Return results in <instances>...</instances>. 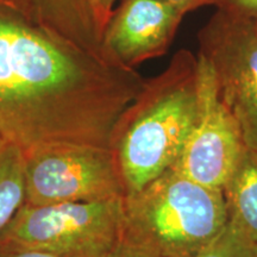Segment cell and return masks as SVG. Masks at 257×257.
Wrapping results in <instances>:
<instances>
[{
	"label": "cell",
	"mask_w": 257,
	"mask_h": 257,
	"mask_svg": "<svg viewBox=\"0 0 257 257\" xmlns=\"http://www.w3.org/2000/svg\"><path fill=\"white\" fill-rule=\"evenodd\" d=\"M142 86L131 69L83 63L28 25L0 18V136L24 152L50 143L108 148Z\"/></svg>",
	"instance_id": "cell-1"
},
{
	"label": "cell",
	"mask_w": 257,
	"mask_h": 257,
	"mask_svg": "<svg viewBox=\"0 0 257 257\" xmlns=\"http://www.w3.org/2000/svg\"><path fill=\"white\" fill-rule=\"evenodd\" d=\"M199 110V60L182 49L168 68L143 85L115 123L110 148L124 188L137 192L172 168Z\"/></svg>",
	"instance_id": "cell-2"
},
{
	"label": "cell",
	"mask_w": 257,
	"mask_h": 257,
	"mask_svg": "<svg viewBox=\"0 0 257 257\" xmlns=\"http://www.w3.org/2000/svg\"><path fill=\"white\" fill-rule=\"evenodd\" d=\"M123 202V237L157 257H194L227 224L221 189L172 168Z\"/></svg>",
	"instance_id": "cell-3"
},
{
	"label": "cell",
	"mask_w": 257,
	"mask_h": 257,
	"mask_svg": "<svg viewBox=\"0 0 257 257\" xmlns=\"http://www.w3.org/2000/svg\"><path fill=\"white\" fill-rule=\"evenodd\" d=\"M123 198L94 202L23 205L0 232V250L56 257H104L123 236Z\"/></svg>",
	"instance_id": "cell-4"
},
{
	"label": "cell",
	"mask_w": 257,
	"mask_h": 257,
	"mask_svg": "<svg viewBox=\"0 0 257 257\" xmlns=\"http://www.w3.org/2000/svg\"><path fill=\"white\" fill-rule=\"evenodd\" d=\"M24 155L25 205L94 202L124 197L110 148L50 143L29 149Z\"/></svg>",
	"instance_id": "cell-5"
},
{
	"label": "cell",
	"mask_w": 257,
	"mask_h": 257,
	"mask_svg": "<svg viewBox=\"0 0 257 257\" xmlns=\"http://www.w3.org/2000/svg\"><path fill=\"white\" fill-rule=\"evenodd\" d=\"M199 51L213 73L244 144L257 150V18L217 9L198 34Z\"/></svg>",
	"instance_id": "cell-6"
},
{
	"label": "cell",
	"mask_w": 257,
	"mask_h": 257,
	"mask_svg": "<svg viewBox=\"0 0 257 257\" xmlns=\"http://www.w3.org/2000/svg\"><path fill=\"white\" fill-rule=\"evenodd\" d=\"M198 60V117L172 169L198 184L221 189L246 147L221 100L211 67L199 55Z\"/></svg>",
	"instance_id": "cell-7"
},
{
	"label": "cell",
	"mask_w": 257,
	"mask_h": 257,
	"mask_svg": "<svg viewBox=\"0 0 257 257\" xmlns=\"http://www.w3.org/2000/svg\"><path fill=\"white\" fill-rule=\"evenodd\" d=\"M184 12L161 0H123L102 35L104 56L130 69L166 54Z\"/></svg>",
	"instance_id": "cell-8"
},
{
	"label": "cell",
	"mask_w": 257,
	"mask_h": 257,
	"mask_svg": "<svg viewBox=\"0 0 257 257\" xmlns=\"http://www.w3.org/2000/svg\"><path fill=\"white\" fill-rule=\"evenodd\" d=\"M227 223L257 242V150L245 148L221 188Z\"/></svg>",
	"instance_id": "cell-9"
},
{
	"label": "cell",
	"mask_w": 257,
	"mask_h": 257,
	"mask_svg": "<svg viewBox=\"0 0 257 257\" xmlns=\"http://www.w3.org/2000/svg\"><path fill=\"white\" fill-rule=\"evenodd\" d=\"M25 204V155L16 144L0 147V232Z\"/></svg>",
	"instance_id": "cell-10"
},
{
	"label": "cell",
	"mask_w": 257,
	"mask_h": 257,
	"mask_svg": "<svg viewBox=\"0 0 257 257\" xmlns=\"http://www.w3.org/2000/svg\"><path fill=\"white\" fill-rule=\"evenodd\" d=\"M194 257H257L252 242L227 223L223 231Z\"/></svg>",
	"instance_id": "cell-11"
},
{
	"label": "cell",
	"mask_w": 257,
	"mask_h": 257,
	"mask_svg": "<svg viewBox=\"0 0 257 257\" xmlns=\"http://www.w3.org/2000/svg\"><path fill=\"white\" fill-rule=\"evenodd\" d=\"M104 257H157L154 253L147 251L146 249L141 248L130 240L125 239L123 236L119 242Z\"/></svg>",
	"instance_id": "cell-12"
},
{
	"label": "cell",
	"mask_w": 257,
	"mask_h": 257,
	"mask_svg": "<svg viewBox=\"0 0 257 257\" xmlns=\"http://www.w3.org/2000/svg\"><path fill=\"white\" fill-rule=\"evenodd\" d=\"M216 8L257 17V0H218Z\"/></svg>",
	"instance_id": "cell-13"
},
{
	"label": "cell",
	"mask_w": 257,
	"mask_h": 257,
	"mask_svg": "<svg viewBox=\"0 0 257 257\" xmlns=\"http://www.w3.org/2000/svg\"><path fill=\"white\" fill-rule=\"evenodd\" d=\"M161 2H165L167 4L174 6L175 9H178L181 12H184L185 15H187L189 12L194 11V10L202 8V6H216L218 0H161Z\"/></svg>",
	"instance_id": "cell-14"
},
{
	"label": "cell",
	"mask_w": 257,
	"mask_h": 257,
	"mask_svg": "<svg viewBox=\"0 0 257 257\" xmlns=\"http://www.w3.org/2000/svg\"><path fill=\"white\" fill-rule=\"evenodd\" d=\"M0 257H56L50 253L35 251V250H24V249H9L0 250Z\"/></svg>",
	"instance_id": "cell-15"
},
{
	"label": "cell",
	"mask_w": 257,
	"mask_h": 257,
	"mask_svg": "<svg viewBox=\"0 0 257 257\" xmlns=\"http://www.w3.org/2000/svg\"><path fill=\"white\" fill-rule=\"evenodd\" d=\"M93 3H94L96 10H98V12L100 14L101 18L104 19V22L107 21L110 14H108L107 10H106V0H93Z\"/></svg>",
	"instance_id": "cell-16"
},
{
	"label": "cell",
	"mask_w": 257,
	"mask_h": 257,
	"mask_svg": "<svg viewBox=\"0 0 257 257\" xmlns=\"http://www.w3.org/2000/svg\"><path fill=\"white\" fill-rule=\"evenodd\" d=\"M115 2H117V0H106V10H107L108 14H111L112 6L114 5Z\"/></svg>",
	"instance_id": "cell-17"
},
{
	"label": "cell",
	"mask_w": 257,
	"mask_h": 257,
	"mask_svg": "<svg viewBox=\"0 0 257 257\" xmlns=\"http://www.w3.org/2000/svg\"><path fill=\"white\" fill-rule=\"evenodd\" d=\"M3 143H4V140H3L2 136H0V147H2V144H3Z\"/></svg>",
	"instance_id": "cell-18"
},
{
	"label": "cell",
	"mask_w": 257,
	"mask_h": 257,
	"mask_svg": "<svg viewBox=\"0 0 257 257\" xmlns=\"http://www.w3.org/2000/svg\"><path fill=\"white\" fill-rule=\"evenodd\" d=\"M92 3H93V0H92ZM93 5H94V3H93ZM94 6H95V5H94ZM95 9H96V8H95Z\"/></svg>",
	"instance_id": "cell-19"
},
{
	"label": "cell",
	"mask_w": 257,
	"mask_h": 257,
	"mask_svg": "<svg viewBox=\"0 0 257 257\" xmlns=\"http://www.w3.org/2000/svg\"><path fill=\"white\" fill-rule=\"evenodd\" d=\"M255 18H257V17H255Z\"/></svg>",
	"instance_id": "cell-20"
}]
</instances>
